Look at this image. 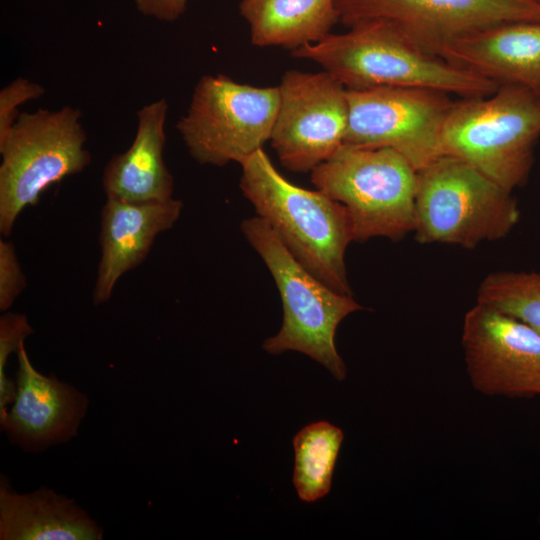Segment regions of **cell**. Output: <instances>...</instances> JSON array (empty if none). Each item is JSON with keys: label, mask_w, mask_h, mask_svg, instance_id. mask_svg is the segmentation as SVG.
Returning <instances> with one entry per match:
<instances>
[{"label": "cell", "mask_w": 540, "mask_h": 540, "mask_svg": "<svg viewBox=\"0 0 540 540\" xmlns=\"http://www.w3.org/2000/svg\"><path fill=\"white\" fill-rule=\"evenodd\" d=\"M77 108L20 113L0 141V232L11 234L21 212L42 193L91 162Z\"/></svg>", "instance_id": "cell-7"}, {"label": "cell", "mask_w": 540, "mask_h": 540, "mask_svg": "<svg viewBox=\"0 0 540 540\" xmlns=\"http://www.w3.org/2000/svg\"><path fill=\"white\" fill-rule=\"evenodd\" d=\"M182 209L183 203L174 198L147 202L107 198L101 211L95 305L110 299L120 277L145 260L156 236L174 226Z\"/></svg>", "instance_id": "cell-14"}, {"label": "cell", "mask_w": 540, "mask_h": 540, "mask_svg": "<svg viewBox=\"0 0 540 540\" xmlns=\"http://www.w3.org/2000/svg\"><path fill=\"white\" fill-rule=\"evenodd\" d=\"M318 64L348 89L420 88L473 98L489 95L498 85L430 54L387 21H367L340 34L292 51Z\"/></svg>", "instance_id": "cell-1"}, {"label": "cell", "mask_w": 540, "mask_h": 540, "mask_svg": "<svg viewBox=\"0 0 540 540\" xmlns=\"http://www.w3.org/2000/svg\"><path fill=\"white\" fill-rule=\"evenodd\" d=\"M240 189L295 259L338 293L352 295L345 253L354 241L346 208L322 191L291 183L263 149L241 164Z\"/></svg>", "instance_id": "cell-2"}, {"label": "cell", "mask_w": 540, "mask_h": 540, "mask_svg": "<svg viewBox=\"0 0 540 540\" xmlns=\"http://www.w3.org/2000/svg\"><path fill=\"white\" fill-rule=\"evenodd\" d=\"M241 231L271 273L283 305L282 326L265 340L263 349L271 354L304 353L343 380L346 367L335 346L336 329L362 306L352 295L336 292L305 269L264 219H245Z\"/></svg>", "instance_id": "cell-4"}, {"label": "cell", "mask_w": 540, "mask_h": 540, "mask_svg": "<svg viewBox=\"0 0 540 540\" xmlns=\"http://www.w3.org/2000/svg\"><path fill=\"white\" fill-rule=\"evenodd\" d=\"M343 437L340 428L320 421L305 426L293 438V484L302 501L315 502L330 491Z\"/></svg>", "instance_id": "cell-19"}, {"label": "cell", "mask_w": 540, "mask_h": 540, "mask_svg": "<svg viewBox=\"0 0 540 540\" xmlns=\"http://www.w3.org/2000/svg\"><path fill=\"white\" fill-rule=\"evenodd\" d=\"M462 347L473 387L486 395H540V332L476 303L464 317Z\"/></svg>", "instance_id": "cell-12"}, {"label": "cell", "mask_w": 540, "mask_h": 540, "mask_svg": "<svg viewBox=\"0 0 540 540\" xmlns=\"http://www.w3.org/2000/svg\"><path fill=\"white\" fill-rule=\"evenodd\" d=\"M529 1H533V2H538V3H540V0H529Z\"/></svg>", "instance_id": "cell-25"}, {"label": "cell", "mask_w": 540, "mask_h": 540, "mask_svg": "<svg viewBox=\"0 0 540 540\" xmlns=\"http://www.w3.org/2000/svg\"><path fill=\"white\" fill-rule=\"evenodd\" d=\"M348 125L343 144L391 148L418 171L440 156L442 130L454 104L450 95L428 89H348Z\"/></svg>", "instance_id": "cell-9"}, {"label": "cell", "mask_w": 540, "mask_h": 540, "mask_svg": "<svg viewBox=\"0 0 540 540\" xmlns=\"http://www.w3.org/2000/svg\"><path fill=\"white\" fill-rule=\"evenodd\" d=\"M16 396L0 422L10 440L27 451H40L76 436L88 398L55 376L40 373L24 344L17 351Z\"/></svg>", "instance_id": "cell-13"}, {"label": "cell", "mask_w": 540, "mask_h": 540, "mask_svg": "<svg viewBox=\"0 0 540 540\" xmlns=\"http://www.w3.org/2000/svg\"><path fill=\"white\" fill-rule=\"evenodd\" d=\"M137 10L161 21H175L186 10L187 0H134Z\"/></svg>", "instance_id": "cell-24"}, {"label": "cell", "mask_w": 540, "mask_h": 540, "mask_svg": "<svg viewBox=\"0 0 540 540\" xmlns=\"http://www.w3.org/2000/svg\"><path fill=\"white\" fill-rule=\"evenodd\" d=\"M33 329L24 314L6 313L0 318V422L8 413V405L16 396V382L7 378V362L12 353H17Z\"/></svg>", "instance_id": "cell-21"}, {"label": "cell", "mask_w": 540, "mask_h": 540, "mask_svg": "<svg viewBox=\"0 0 540 540\" xmlns=\"http://www.w3.org/2000/svg\"><path fill=\"white\" fill-rule=\"evenodd\" d=\"M335 5L339 22L348 28L387 21L436 56L475 31L506 22L540 21V3L529 0H335Z\"/></svg>", "instance_id": "cell-11"}, {"label": "cell", "mask_w": 540, "mask_h": 540, "mask_svg": "<svg viewBox=\"0 0 540 540\" xmlns=\"http://www.w3.org/2000/svg\"><path fill=\"white\" fill-rule=\"evenodd\" d=\"M44 88L25 78H17L0 91V141L9 133L20 113L17 108L44 94Z\"/></svg>", "instance_id": "cell-22"}, {"label": "cell", "mask_w": 540, "mask_h": 540, "mask_svg": "<svg viewBox=\"0 0 540 540\" xmlns=\"http://www.w3.org/2000/svg\"><path fill=\"white\" fill-rule=\"evenodd\" d=\"M279 104V86L256 87L223 74L205 75L176 127L200 164H241L270 141Z\"/></svg>", "instance_id": "cell-8"}, {"label": "cell", "mask_w": 540, "mask_h": 540, "mask_svg": "<svg viewBox=\"0 0 540 540\" xmlns=\"http://www.w3.org/2000/svg\"><path fill=\"white\" fill-rule=\"evenodd\" d=\"M239 11L253 45L292 51L320 41L339 22L335 0H241Z\"/></svg>", "instance_id": "cell-18"}, {"label": "cell", "mask_w": 540, "mask_h": 540, "mask_svg": "<svg viewBox=\"0 0 540 540\" xmlns=\"http://www.w3.org/2000/svg\"><path fill=\"white\" fill-rule=\"evenodd\" d=\"M539 522H540V519H539Z\"/></svg>", "instance_id": "cell-26"}, {"label": "cell", "mask_w": 540, "mask_h": 540, "mask_svg": "<svg viewBox=\"0 0 540 540\" xmlns=\"http://www.w3.org/2000/svg\"><path fill=\"white\" fill-rule=\"evenodd\" d=\"M520 211L511 192L465 161L442 155L417 171L416 239L474 248L506 236Z\"/></svg>", "instance_id": "cell-6"}, {"label": "cell", "mask_w": 540, "mask_h": 540, "mask_svg": "<svg viewBox=\"0 0 540 540\" xmlns=\"http://www.w3.org/2000/svg\"><path fill=\"white\" fill-rule=\"evenodd\" d=\"M539 137L540 99L525 88L501 85L489 95L454 101L441 144L443 155L512 192L527 180Z\"/></svg>", "instance_id": "cell-3"}, {"label": "cell", "mask_w": 540, "mask_h": 540, "mask_svg": "<svg viewBox=\"0 0 540 540\" xmlns=\"http://www.w3.org/2000/svg\"><path fill=\"white\" fill-rule=\"evenodd\" d=\"M102 537V528L74 500L46 487L17 493L1 477V540H99Z\"/></svg>", "instance_id": "cell-17"}, {"label": "cell", "mask_w": 540, "mask_h": 540, "mask_svg": "<svg viewBox=\"0 0 540 540\" xmlns=\"http://www.w3.org/2000/svg\"><path fill=\"white\" fill-rule=\"evenodd\" d=\"M311 181L346 208L354 241L399 240L414 231L417 170L391 148L342 144L311 171Z\"/></svg>", "instance_id": "cell-5"}, {"label": "cell", "mask_w": 540, "mask_h": 540, "mask_svg": "<svg viewBox=\"0 0 540 540\" xmlns=\"http://www.w3.org/2000/svg\"><path fill=\"white\" fill-rule=\"evenodd\" d=\"M270 142L290 171L311 172L344 143L348 125L347 88L326 71L288 70Z\"/></svg>", "instance_id": "cell-10"}, {"label": "cell", "mask_w": 540, "mask_h": 540, "mask_svg": "<svg viewBox=\"0 0 540 540\" xmlns=\"http://www.w3.org/2000/svg\"><path fill=\"white\" fill-rule=\"evenodd\" d=\"M26 287L12 242L0 239V310L7 311Z\"/></svg>", "instance_id": "cell-23"}, {"label": "cell", "mask_w": 540, "mask_h": 540, "mask_svg": "<svg viewBox=\"0 0 540 540\" xmlns=\"http://www.w3.org/2000/svg\"><path fill=\"white\" fill-rule=\"evenodd\" d=\"M477 302L540 332V272L491 273L479 286Z\"/></svg>", "instance_id": "cell-20"}, {"label": "cell", "mask_w": 540, "mask_h": 540, "mask_svg": "<svg viewBox=\"0 0 540 540\" xmlns=\"http://www.w3.org/2000/svg\"><path fill=\"white\" fill-rule=\"evenodd\" d=\"M167 101L162 98L137 111L133 143L107 163L102 183L107 198L131 202L173 198L174 180L163 151L166 142Z\"/></svg>", "instance_id": "cell-16"}, {"label": "cell", "mask_w": 540, "mask_h": 540, "mask_svg": "<svg viewBox=\"0 0 540 540\" xmlns=\"http://www.w3.org/2000/svg\"><path fill=\"white\" fill-rule=\"evenodd\" d=\"M439 56L498 86H519L540 99V21L475 31L446 45Z\"/></svg>", "instance_id": "cell-15"}]
</instances>
